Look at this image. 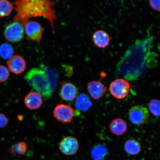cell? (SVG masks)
<instances>
[{
  "label": "cell",
  "mask_w": 160,
  "mask_h": 160,
  "mask_svg": "<svg viewBox=\"0 0 160 160\" xmlns=\"http://www.w3.org/2000/svg\"><path fill=\"white\" fill-rule=\"evenodd\" d=\"M130 84L124 79H117L110 84L109 90L111 94L116 98L124 99L129 92Z\"/></svg>",
  "instance_id": "cell-4"
},
{
  "label": "cell",
  "mask_w": 160,
  "mask_h": 160,
  "mask_svg": "<svg viewBox=\"0 0 160 160\" xmlns=\"http://www.w3.org/2000/svg\"><path fill=\"white\" fill-rule=\"evenodd\" d=\"M25 78L30 87L46 99L50 98L53 92L48 76L42 69L35 68L26 74Z\"/></svg>",
  "instance_id": "cell-2"
},
{
  "label": "cell",
  "mask_w": 160,
  "mask_h": 160,
  "mask_svg": "<svg viewBox=\"0 0 160 160\" xmlns=\"http://www.w3.org/2000/svg\"><path fill=\"white\" fill-rule=\"evenodd\" d=\"M9 76V72L7 68L4 66L0 65V83L7 81Z\"/></svg>",
  "instance_id": "cell-23"
},
{
  "label": "cell",
  "mask_w": 160,
  "mask_h": 160,
  "mask_svg": "<svg viewBox=\"0 0 160 160\" xmlns=\"http://www.w3.org/2000/svg\"><path fill=\"white\" fill-rule=\"evenodd\" d=\"M25 29L22 24L14 22L8 25L5 30L6 39L12 42H18L24 37Z\"/></svg>",
  "instance_id": "cell-3"
},
{
  "label": "cell",
  "mask_w": 160,
  "mask_h": 160,
  "mask_svg": "<svg viewBox=\"0 0 160 160\" xmlns=\"http://www.w3.org/2000/svg\"><path fill=\"white\" fill-rule=\"evenodd\" d=\"M54 117L58 121L62 123H68L72 121L74 117V111L69 105L60 104L53 110Z\"/></svg>",
  "instance_id": "cell-6"
},
{
  "label": "cell",
  "mask_w": 160,
  "mask_h": 160,
  "mask_svg": "<svg viewBox=\"0 0 160 160\" xmlns=\"http://www.w3.org/2000/svg\"><path fill=\"white\" fill-rule=\"evenodd\" d=\"M88 91L94 99H101L107 92L104 85L99 81H92L88 83Z\"/></svg>",
  "instance_id": "cell-11"
},
{
  "label": "cell",
  "mask_w": 160,
  "mask_h": 160,
  "mask_svg": "<svg viewBox=\"0 0 160 160\" xmlns=\"http://www.w3.org/2000/svg\"><path fill=\"white\" fill-rule=\"evenodd\" d=\"M125 149L128 154L137 155L141 151V147L139 142L134 139H129L125 142Z\"/></svg>",
  "instance_id": "cell-16"
},
{
  "label": "cell",
  "mask_w": 160,
  "mask_h": 160,
  "mask_svg": "<svg viewBox=\"0 0 160 160\" xmlns=\"http://www.w3.org/2000/svg\"><path fill=\"white\" fill-rule=\"evenodd\" d=\"M14 53V49L11 45L4 43L0 46V56L4 59H10Z\"/></svg>",
  "instance_id": "cell-20"
},
{
  "label": "cell",
  "mask_w": 160,
  "mask_h": 160,
  "mask_svg": "<svg viewBox=\"0 0 160 160\" xmlns=\"http://www.w3.org/2000/svg\"><path fill=\"white\" fill-rule=\"evenodd\" d=\"M149 4L152 9L155 11H159L160 1H149Z\"/></svg>",
  "instance_id": "cell-25"
},
{
  "label": "cell",
  "mask_w": 160,
  "mask_h": 160,
  "mask_svg": "<svg viewBox=\"0 0 160 160\" xmlns=\"http://www.w3.org/2000/svg\"><path fill=\"white\" fill-rule=\"evenodd\" d=\"M8 123V119L6 115L0 113V128L7 127Z\"/></svg>",
  "instance_id": "cell-24"
},
{
  "label": "cell",
  "mask_w": 160,
  "mask_h": 160,
  "mask_svg": "<svg viewBox=\"0 0 160 160\" xmlns=\"http://www.w3.org/2000/svg\"><path fill=\"white\" fill-rule=\"evenodd\" d=\"M75 105L79 111L86 112L91 108L92 103L88 96L85 93H81L76 98Z\"/></svg>",
  "instance_id": "cell-15"
},
{
  "label": "cell",
  "mask_w": 160,
  "mask_h": 160,
  "mask_svg": "<svg viewBox=\"0 0 160 160\" xmlns=\"http://www.w3.org/2000/svg\"><path fill=\"white\" fill-rule=\"evenodd\" d=\"M25 31L29 38L34 41L39 42L43 35V29L41 24L35 21H28L24 24Z\"/></svg>",
  "instance_id": "cell-7"
},
{
  "label": "cell",
  "mask_w": 160,
  "mask_h": 160,
  "mask_svg": "<svg viewBox=\"0 0 160 160\" xmlns=\"http://www.w3.org/2000/svg\"><path fill=\"white\" fill-rule=\"evenodd\" d=\"M59 149L63 154L71 156L75 154L79 148L78 140L72 137L64 138L59 144Z\"/></svg>",
  "instance_id": "cell-8"
},
{
  "label": "cell",
  "mask_w": 160,
  "mask_h": 160,
  "mask_svg": "<svg viewBox=\"0 0 160 160\" xmlns=\"http://www.w3.org/2000/svg\"><path fill=\"white\" fill-rule=\"evenodd\" d=\"M7 65L10 71L15 74H20L26 68L25 60L22 56L16 55L13 56L8 62Z\"/></svg>",
  "instance_id": "cell-10"
},
{
  "label": "cell",
  "mask_w": 160,
  "mask_h": 160,
  "mask_svg": "<svg viewBox=\"0 0 160 160\" xmlns=\"http://www.w3.org/2000/svg\"><path fill=\"white\" fill-rule=\"evenodd\" d=\"M107 148L105 146L98 145L92 150V157L95 160H101L107 154Z\"/></svg>",
  "instance_id": "cell-17"
},
{
  "label": "cell",
  "mask_w": 160,
  "mask_h": 160,
  "mask_svg": "<svg viewBox=\"0 0 160 160\" xmlns=\"http://www.w3.org/2000/svg\"><path fill=\"white\" fill-rule=\"evenodd\" d=\"M159 100L152 99L150 101L148 107L149 111L152 114L156 117H159L160 114Z\"/></svg>",
  "instance_id": "cell-22"
},
{
  "label": "cell",
  "mask_w": 160,
  "mask_h": 160,
  "mask_svg": "<svg viewBox=\"0 0 160 160\" xmlns=\"http://www.w3.org/2000/svg\"><path fill=\"white\" fill-rule=\"evenodd\" d=\"M92 40L96 46L104 49L109 45L111 39L107 32L103 30H99L96 31L93 34Z\"/></svg>",
  "instance_id": "cell-13"
},
{
  "label": "cell",
  "mask_w": 160,
  "mask_h": 160,
  "mask_svg": "<svg viewBox=\"0 0 160 160\" xmlns=\"http://www.w3.org/2000/svg\"><path fill=\"white\" fill-rule=\"evenodd\" d=\"M78 91L77 87L69 82H64L61 83L59 95L63 101H72L78 96Z\"/></svg>",
  "instance_id": "cell-9"
},
{
  "label": "cell",
  "mask_w": 160,
  "mask_h": 160,
  "mask_svg": "<svg viewBox=\"0 0 160 160\" xmlns=\"http://www.w3.org/2000/svg\"><path fill=\"white\" fill-rule=\"evenodd\" d=\"M41 69L44 71L47 74L51 82L52 88L53 91L55 89L57 85L58 79V73L56 70L51 68L44 65H41Z\"/></svg>",
  "instance_id": "cell-18"
},
{
  "label": "cell",
  "mask_w": 160,
  "mask_h": 160,
  "mask_svg": "<svg viewBox=\"0 0 160 160\" xmlns=\"http://www.w3.org/2000/svg\"><path fill=\"white\" fill-rule=\"evenodd\" d=\"M24 101L28 108L31 110L39 109L43 103L42 96L35 91L31 92L28 93Z\"/></svg>",
  "instance_id": "cell-12"
},
{
  "label": "cell",
  "mask_w": 160,
  "mask_h": 160,
  "mask_svg": "<svg viewBox=\"0 0 160 160\" xmlns=\"http://www.w3.org/2000/svg\"><path fill=\"white\" fill-rule=\"evenodd\" d=\"M13 9V6L10 2L7 0H1L0 1V18L9 16Z\"/></svg>",
  "instance_id": "cell-19"
},
{
  "label": "cell",
  "mask_w": 160,
  "mask_h": 160,
  "mask_svg": "<svg viewBox=\"0 0 160 160\" xmlns=\"http://www.w3.org/2000/svg\"><path fill=\"white\" fill-rule=\"evenodd\" d=\"M127 123L125 121L120 118L113 120L109 125L111 132L117 136L124 134L127 131Z\"/></svg>",
  "instance_id": "cell-14"
},
{
  "label": "cell",
  "mask_w": 160,
  "mask_h": 160,
  "mask_svg": "<svg viewBox=\"0 0 160 160\" xmlns=\"http://www.w3.org/2000/svg\"><path fill=\"white\" fill-rule=\"evenodd\" d=\"M28 150V145L25 142L22 141L12 146L10 152L12 154L24 155Z\"/></svg>",
  "instance_id": "cell-21"
},
{
  "label": "cell",
  "mask_w": 160,
  "mask_h": 160,
  "mask_svg": "<svg viewBox=\"0 0 160 160\" xmlns=\"http://www.w3.org/2000/svg\"><path fill=\"white\" fill-rule=\"evenodd\" d=\"M149 117L148 110L142 105L134 106L129 112V119L134 125H143L147 122Z\"/></svg>",
  "instance_id": "cell-5"
},
{
  "label": "cell",
  "mask_w": 160,
  "mask_h": 160,
  "mask_svg": "<svg viewBox=\"0 0 160 160\" xmlns=\"http://www.w3.org/2000/svg\"><path fill=\"white\" fill-rule=\"evenodd\" d=\"M17 13L13 18L14 22H21L23 25L32 18L42 17L49 21L52 29L57 19L53 9L54 2L46 0H20L14 3Z\"/></svg>",
  "instance_id": "cell-1"
}]
</instances>
